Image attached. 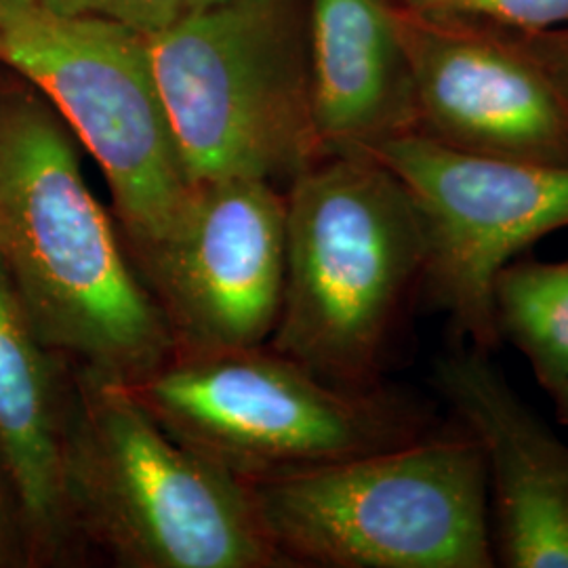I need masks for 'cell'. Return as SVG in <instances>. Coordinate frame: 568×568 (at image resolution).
Returning <instances> with one entry per match:
<instances>
[{
  "mask_svg": "<svg viewBox=\"0 0 568 568\" xmlns=\"http://www.w3.org/2000/svg\"><path fill=\"white\" fill-rule=\"evenodd\" d=\"M81 148L32 84L0 82V264L42 344L129 384L175 342L84 180Z\"/></svg>",
  "mask_w": 568,
  "mask_h": 568,
  "instance_id": "cell-1",
  "label": "cell"
},
{
  "mask_svg": "<svg viewBox=\"0 0 568 568\" xmlns=\"http://www.w3.org/2000/svg\"><path fill=\"white\" fill-rule=\"evenodd\" d=\"M284 196L283 304L270 347L333 386H384L389 349L424 293L415 199L365 152L316 161Z\"/></svg>",
  "mask_w": 568,
  "mask_h": 568,
  "instance_id": "cell-2",
  "label": "cell"
},
{
  "mask_svg": "<svg viewBox=\"0 0 568 568\" xmlns=\"http://www.w3.org/2000/svg\"><path fill=\"white\" fill-rule=\"evenodd\" d=\"M65 493L84 548L126 568H288L248 483L166 434L119 382L72 371Z\"/></svg>",
  "mask_w": 568,
  "mask_h": 568,
  "instance_id": "cell-3",
  "label": "cell"
},
{
  "mask_svg": "<svg viewBox=\"0 0 568 568\" xmlns=\"http://www.w3.org/2000/svg\"><path fill=\"white\" fill-rule=\"evenodd\" d=\"M286 567L490 568L487 471L464 427L248 483Z\"/></svg>",
  "mask_w": 568,
  "mask_h": 568,
  "instance_id": "cell-4",
  "label": "cell"
},
{
  "mask_svg": "<svg viewBox=\"0 0 568 568\" xmlns=\"http://www.w3.org/2000/svg\"><path fill=\"white\" fill-rule=\"evenodd\" d=\"M122 387L166 434L244 483L403 447L443 426L410 394L333 386L264 344L173 349Z\"/></svg>",
  "mask_w": 568,
  "mask_h": 568,
  "instance_id": "cell-5",
  "label": "cell"
},
{
  "mask_svg": "<svg viewBox=\"0 0 568 568\" xmlns=\"http://www.w3.org/2000/svg\"><path fill=\"white\" fill-rule=\"evenodd\" d=\"M192 183H291L325 159L312 121L310 0H215L148 37Z\"/></svg>",
  "mask_w": 568,
  "mask_h": 568,
  "instance_id": "cell-6",
  "label": "cell"
},
{
  "mask_svg": "<svg viewBox=\"0 0 568 568\" xmlns=\"http://www.w3.org/2000/svg\"><path fill=\"white\" fill-rule=\"evenodd\" d=\"M0 63L51 103L100 164L129 260L161 243L192 199L148 37L0 0Z\"/></svg>",
  "mask_w": 568,
  "mask_h": 568,
  "instance_id": "cell-7",
  "label": "cell"
},
{
  "mask_svg": "<svg viewBox=\"0 0 568 568\" xmlns=\"http://www.w3.org/2000/svg\"><path fill=\"white\" fill-rule=\"evenodd\" d=\"M375 156L405 183L426 230L422 300L457 344L493 352V284L528 246L568 227V166L478 156L410 133Z\"/></svg>",
  "mask_w": 568,
  "mask_h": 568,
  "instance_id": "cell-8",
  "label": "cell"
},
{
  "mask_svg": "<svg viewBox=\"0 0 568 568\" xmlns=\"http://www.w3.org/2000/svg\"><path fill=\"white\" fill-rule=\"evenodd\" d=\"M131 262L175 349L265 344L283 304L286 196L255 178L196 183L178 224Z\"/></svg>",
  "mask_w": 568,
  "mask_h": 568,
  "instance_id": "cell-9",
  "label": "cell"
},
{
  "mask_svg": "<svg viewBox=\"0 0 568 568\" xmlns=\"http://www.w3.org/2000/svg\"><path fill=\"white\" fill-rule=\"evenodd\" d=\"M396 16L422 135L478 156L568 166V100L509 30L400 7Z\"/></svg>",
  "mask_w": 568,
  "mask_h": 568,
  "instance_id": "cell-10",
  "label": "cell"
},
{
  "mask_svg": "<svg viewBox=\"0 0 568 568\" xmlns=\"http://www.w3.org/2000/svg\"><path fill=\"white\" fill-rule=\"evenodd\" d=\"M432 382L480 448L497 565L568 568V445L523 400L488 352L457 344Z\"/></svg>",
  "mask_w": 568,
  "mask_h": 568,
  "instance_id": "cell-11",
  "label": "cell"
},
{
  "mask_svg": "<svg viewBox=\"0 0 568 568\" xmlns=\"http://www.w3.org/2000/svg\"><path fill=\"white\" fill-rule=\"evenodd\" d=\"M72 371L42 344L0 264V455L20 514L28 565L81 560L65 493Z\"/></svg>",
  "mask_w": 568,
  "mask_h": 568,
  "instance_id": "cell-12",
  "label": "cell"
},
{
  "mask_svg": "<svg viewBox=\"0 0 568 568\" xmlns=\"http://www.w3.org/2000/svg\"><path fill=\"white\" fill-rule=\"evenodd\" d=\"M310 72L323 156L419 133L417 89L392 0H310Z\"/></svg>",
  "mask_w": 568,
  "mask_h": 568,
  "instance_id": "cell-13",
  "label": "cell"
},
{
  "mask_svg": "<svg viewBox=\"0 0 568 568\" xmlns=\"http://www.w3.org/2000/svg\"><path fill=\"white\" fill-rule=\"evenodd\" d=\"M495 325L548 394L568 379V257H516L493 284Z\"/></svg>",
  "mask_w": 568,
  "mask_h": 568,
  "instance_id": "cell-14",
  "label": "cell"
},
{
  "mask_svg": "<svg viewBox=\"0 0 568 568\" xmlns=\"http://www.w3.org/2000/svg\"><path fill=\"white\" fill-rule=\"evenodd\" d=\"M417 13L480 21L509 32H541L568 23V0H392Z\"/></svg>",
  "mask_w": 568,
  "mask_h": 568,
  "instance_id": "cell-15",
  "label": "cell"
},
{
  "mask_svg": "<svg viewBox=\"0 0 568 568\" xmlns=\"http://www.w3.org/2000/svg\"><path fill=\"white\" fill-rule=\"evenodd\" d=\"M37 2L60 16L112 21L145 37H154L215 0H37Z\"/></svg>",
  "mask_w": 568,
  "mask_h": 568,
  "instance_id": "cell-16",
  "label": "cell"
},
{
  "mask_svg": "<svg viewBox=\"0 0 568 568\" xmlns=\"http://www.w3.org/2000/svg\"><path fill=\"white\" fill-rule=\"evenodd\" d=\"M568 100V23L541 32H511Z\"/></svg>",
  "mask_w": 568,
  "mask_h": 568,
  "instance_id": "cell-17",
  "label": "cell"
},
{
  "mask_svg": "<svg viewBox=\"0 0 568 568\" xmlns=\"http://www.w3.org/2000/svg\"><path fill=\"white\" fill-rule=\"evenodd\" d=\"M20 562L28 565L20 514L7 467L0 455V567H13Z\"/></svg>",
  "mask_w": 568,
  "mask_h": 568,
  "instance_id": "cell-18",
  "label": "cell"
},
{
  "mask_svg": "<svg viewBox=\"0 0 568 568\" xmlns=\"http://www.w3.org/2000/svg\"><path fill=\"white\" fill-rule=\"evenodd\" d=\"M549 396H551V400L556 405V413H558L560 422L568 426V379L556 392H551Z\"/></svg>",
  "mask_w": 568,
  "mask_h": 568,
  "instance_id": "cell-19",
  "label": "cell"
}]
</instances>
